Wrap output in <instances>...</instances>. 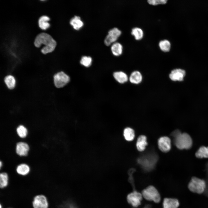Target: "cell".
<instances>
[{
    "label": "cell",
    "mask_w": 208,
    "mask_h": 208,
    "mask_svg": "<svg viewBox=\"0 0 208 208\" xmlns=\"http://www.w3.org/2000/svg\"><path fill=\"white\" fill-rule=\"evenodd\" d=\"M173 138L174 143L177 148L181 150H189L193 145L192 139L187 133H182L179 130L176 129L171 134Z\"/></svg>",
    "instance_id": "1"
},
{
    "label": "cell",
    "mask_w": 208,
    "mask_h": 208,
    "mask_svg": "<svg viewBox=\"0 0 208 208\" xmlns=\"http://www.w3.org/2000/svg\"><path fill=\"white\" fill-rule=\"evenodd\" d=\"M34 44L37 47H39L42 44L44 45L41 50L42 52L44 54L52 52L56 45L55 41L50 35L45 33H41L37 36Z\"/></svg>",
    "instance_id": "2"
},
{
    "label": "cell",
    "mask_w": 208,
    "mask_h": 208,
    "mask_svg": "<svg viewBox=\"0 0 208 208\" xmlns=\"http://www.w3.org/2000/svg\"><path fill=\"white\" fill-rule=\"evenodd\" d=\"M188 187L192 192L200 194L205 191L206 187V182L203 180L195 177H192Z\"/></svg>",
    "instance_id": "3"
},
{
    "label": "cell",
    "mask_w": 208,
    "mask_h": 208,
    "mask_svg": "<svg viewBox=\"0 0 208 208\" xmlns=\"http://www.w3.org/2000/svg\"><path fill=\"white\" fill-rule=\"evenodd\" d=\"M142 195L146 200L152 201L156 203H159L161 200L159 194L157 190L153 186H149L144 190Z\"/></svg>",
    "instance_id": "4"
},
{
    "label": "cell",
    "mask_w": 208,
    "mask_h": 208,
    "mask_svg": "<svg viewBox=\"0 0 208 208\" xmlns=\"http://www.w3.org/2000/svg\"><path fill=\"white\" fill-rule=\"evenodd\" d=\"M55 86L57 88L62 87L69 81V77L63 72H60L55 74L53 77Z\"/></svg>",
    "instance_id": "5"
},
{
    "label": "cell",
    "mask_w": 208,
    "mask_h": 208,
    "mask_svg": "<svg viewBox=\"0 0 208 208\" xmlns=\"http://www.w3.org/2000/svg\"><path fill=\"white\" fill-rule=\"evenodd\" d=\"M121 34V31L116 27H114L110 30L105 39V44L106 45L109 46L112 43L115 42Z\"/></svg>",
    "instance_id": "6"
},
{
    "label": "cell",
    "mask_w": 208,
    "mask_h": 208,
    "mask_svg": "<svg viewBox=\"0 0 208 208\" xmlns=\"http://www.w3.org/2000/svg\"><path fill=\"white\" fill-rule=\"evenodd\" d=\"M33 208H48L49 203L47 197L42 194L36 196L34 198L32 203Z\"/></svg>",
    "instance_id": "7"
},
{
    "label": "cell",
    "mask_w": 208,
    "mask_h": 208,
    "mask_svg": "<svg viewBox=\"0 0 208 208\" xmlns=\"http://www.w3.org/2000/svg\"><path fill=\"white\" fill-rule=\"evenodd\" d=\"M142 197V194L134 190L127 195V200L129 203L133 207H136L141 204Z\"/></svg>",
    "instance_id": "8"
},
{
    "label": "cell",
    "mask_w": 208,
    "mask_h": 208,
    "mask_svg": "<svg viewBox=\"0 0 208 208\" xmlns=\"http://www.w3.org/2000/svg\"><path fill=\"white\" fill-rule=\"evenodd\" d=\"M158 144L159 149L164 153H167L171 149V140L167 136L160 137L158 140Z\"/></svg>",
    "instance_id": "9"
},
{
    "label": "cell",
    "mask_w": 208,
    "mask_h": 208,
    "mask_svg": "<svg viewBox=\"0 0 208 208\" xmlns=\"http://www.w3.org/2000/svg\"><path fill=\"white\" fill-rule=\"evenodd\" d=\"M185 70L181 69H176L172 70L169 76L172 80L174 81H182L185 75Z\"/></svg>",
    "instance_id": "10"
},
{
    "label": "cell",
    "mask_w": 208,
    "mask_h": 208,
    "mask_svg": "<svg viewBox=\"0 0 208 208\" xmlns=\"http://www.w3.org/2000/svg\"><path fill=\"white\" fill-rule=\"evenodd\" d=\"M29 150V146L27 143L23 142H19L16 144V153L20 156H27Z\"/></svg>",
    "instance_id": "11"
},
{
    "label": "cell",
    "mask_w": 208,
    "mask_h": 208,
    "mask_svg": "<svg viewBox=\"0 0 208 208\" xmlns=\"http://www.w3.org/2000/svg\"><path fill=\"white\" fill-rule=\"evenodd\" d=\"M179 205L178 200L175 198H165L163 202V208H178Z\"/></svg>",
    "instance_id": "12"
},
{
    "label": "cell",
    "mask_w": 208,
    "mask_h": 208,
    "mask_svg": "<svg viewBox=\"0 0 208 208\" xmlns=\"http://www.w3.org/2000/svg\"><path fill=\"white\" fill-rule=\"evenodd\" d=\"M146 140V137L143 135H140L138 137L136 146L138 151L142 152L145 149L146 147L148 144Z\"/></svg>",
    "instance_id": "13"
},
{
    "label": "cell",
    "mask_w": 208,
    "mask_h": 208,
    "mask_svg": "<svg viewBox=\"0 0 208 208\" xmlns=\"http://www.w3.org/2000/svg\"><path fill=\"white\" fill-rule=\"evenodd\" d=\"M70 23L74 29L76 30H79L83 25V23L79 16H75L70 20Z\"/></svg>",
    "instance_id": "14"
},
{
    "label": "cell",
    "mask_w": 208,
    "mask_h": 208,
    "mask_svg": "<svg viewBox=\"0 0 208 208\" xmlns=\"http://www.w3.org/2000/svg\"><path fill=\"white\" fill-rule=\"evenodd\" d=\"M195 155L199 159L208 158V146H200L196 152Z\"/></svg>",
    "instance_id": "15"
},
{
    "label": "cell",
    "mask_w": 208,
    "mask_h": 208,
    "mask_svg": "<svg viewBox=\"0 0 208 208\" xmlns=\"http://www.w3.org/2000/svg\"><path fill=\"white\" fill-rule=\"evenodd\" d=\"M111 50L113 55L118 56L121 55L123 52V47L120 43L115 42L112 45Z\"/></svg>",
    "instance_id": "16"
},
{
    "label": "cell",
    "mask_w": 208,
    "mask_h": 208,
    "mask_svg": "<svg viewBox=\"0 0 208 208\" xmlns=\"http://www.w3.org/2000/svg\"><path fill=\"white\" fill-rule=\"evenodd\" d=\"M142 80V76L140 72L135 71L133 72L129 78L130 81L132 83L138 84L140 83Z\"/></svg>",
    "instance_id": "17"
},
{
    "label": "cell",
    "mask_w": 208,
    "mask_h": 208,
    "mask_svg": "<svg viewBox=\"0 0 208 208\" xmlns=\"http://www.w3.org/2000/svg\"><path fill=\"white\" fill-rule=\"evenodd\" d=\"M113 76L115 79L120 83H124L128 80V78L127 74L122 71L114 73Z\"/></svg>",
    "instance_id": "18"
},
{
    "label": "cell",
    "mask_w": 208,
    "mask_h": 208,
    "mask_svg": "<svg viewBox=\"0 0 208 208\" xmlns=\"http://www.w3.org/2000/svg\"><path fill=\"white\" fill-rule=\"evenodd\" d=\"M49 17L46 16H41L38 20L39 27L43 30H46L50 26V24L48 22L50 20Z\"/></svg>",
    "instance_id": "19"
},
{
    "label": "cell",
    "mask_w": 208,
    "mask_h": 208,
    "mask_svg": "<svg viewBox=\"0 0 208 208\" xmlns=\"http://www.w3.org/2000/svg\"><path fill=\"white\" fill-rule=\"evenodd\" d=\"M123 135L126 140L129 141H132L135 137V132L132 129L127 127L124 130Z\"/></svg>",
    "instance_id": "20"
},
{
    "label": "cell",
    "mask_w": 208,
    "mask_h": 208,
    "mask_svg": "<svg viewBox=\"0 0 208 208\" xmlns=\"http://www.w3.org/2000/svg\"><path fill=\"white\" fill-rule=\"evenodd\" d=\"M16 171L18 174L25 176L29 172L30 168L27 164H22L17 166L16 168Z\"/></svg>",
    "instance_id": "21"
},
{
    "label": "cell",
    "mask_w": 208,
    "mask_h": 208,
    "mask_svg": "<svg viewBox=\"0 0 208 208\" xmlns=\"http://www.w3.org/2000/svg\"><path fill=\"white\" fill-rule=\"evenodd\" d=\"M131 34L137 40H141L144 36V32L143 30L140 28L135 27L133 28L131 32Z\"/></svg>",
    "instance_id": "22"
},
{
    "label": "cell",
    "mask_w": 208,
    "mask_h": 208,
    "mask_svg": "<svg viewBox=\"0 0 208 208\" xmlns=\"http://www.w3.org/2000/svg\"><path fill=\"white\" fill-rule=\"evenodd\" d=\"M4 82L9 89H12L15 86L16 80L12 75H8L5 77L4 79Z\"/></svg>",
    "instance_id": "23"
},
{
    "label": "cell",
    "mask_w": 208,
    "mask_h": 208,
    "mask_svg": "<svg viewBox=\"0 0 208 208\" xmlns=\"http://www.w3.org/2000/svg\"><path fill=\"white\" fill-rule=\"evenodd\" d=\"M160 50L164 52H169L171 48V44L168 40L165 39L161 40L159 43Z\"/></svg>",
    "instance_id": "24"
},
{
    "label": "cell",
    "mask_w": 208,
    "mask_h": 208,
    "mask_svg": "<svg viewBox=\"0 0 208 208\" xmlns=\"http://www.w3.org/2000/svg\"><path fill=\"white\" fill-rule=\"evenodd\" d=\"M8 183V174L5 172L0 174V187L3 189L6 187Z\"/></svg>",
    "instance_id": "25"
},
{
    "label": "cell",
    "mask_w": 208,
    "mask_h": 208,
    "mask_svg": "<svg viewBox=\"0 0 208 208\" xmlns=\"http://www.w3.org/2000/svg\"><path fill=\"white\" fill-rule=\"evenodd\" d=\"M17 133L21 138H25L27 134V129L23 125H20L16 129Z\"/></svg>",
    "instance_id": "26"
},
{
    "label": "cell",
    "mask_w": 208,
    "mask_h": 208,
    "mask_svg": "<svg viewBox=\"0 0 208 208\" xmlns=\"http://www.w3.org/2000/svg\"><path fill=\"white\" fill-rule=\"evenodd\" d=\"M92 60L90 56H83L80 60V63L81 64L86 67H89L91 64Z\"/></svg>",
    "instance_id": "27"
},
{
    "label": "cell",
    "mask_w": 208,
    "mask_h": 208,
    "mask_svg": "<svg viewBox=\"0 0 208 208\" xmlns=\"http://www.w3.org/2000/svg\"><path fill=\"white\" fill-rule=\"evenodd\" d=\"M167 0H148L147 2L150 5H156L165 4L167 3Z\"/></svg>",
    "instance_id": "28"
},
{
    "label": "cell",
    "mask_w": 208,
    "mask_h": 208,
    "mask_svg": "<svg viewBox=\"0 0 208 208\" xmlns=\"http://www.w3.org/2000/svg\"><path fill=\"white\" fill-rule=\"evenodd\" d=\"M205 170L207 175L206 187L205 191V194L208 196V161L206 162L205 166Z\"/></svg>",
    "instance_id": "29"
},
{
    "label": "cell",
    "mask_w": 208,
    "mask_h": 208,
    "mask_svg": "<svg viewBox=\"0 0 208 208\" xmlns=\"http://www.w3.org/2000/svg\"><path fill=\"white\" fill-rule=\"evenodd\" d=\"M135 170L134 169L132 168L130 169L129 171V174L130 177L129 178V182L131 183V184L133 185V187L134 185V181L133 180V177H132V173L134 172Z\"/></svg>",
    "instance_id": "30"
},
{
    "label": "cell",
    "mask_w": 208,
    "mask_h": 208,
    "mask_svg": "<svg viewBox=\"0 0 208 208\" xmlns=\"http://www.w3.org/2000/svg\"><path fill=\"white\" fill-rule=\"evenodd\" d=\"M151 206L150 205H145L144 208H150Z\"/></svg>",
    "instance_id": "31"
},
{
    "label": "cell",
    "mask_w": 208,
    "mask_h": 208,
    "mask_svg": "<svg viewBox=\"0 0 208 208\" xmlns=\"http://www.w3.org/2000/svg\"><path fill=\"white\" fill-rule=\"evenodd\" d=\"M2 166V162H1V161H0V168H1V166Z\"/></svg>",
    "instance_id": "32"
},
{
    "label": "cell",
    "mask_w": 208,
    "mask_h": 208,
    "mask_svg": "<svg viewBox=\"0 0 208 208\" xmlns=\"http://www.w3.org/2000/svg\"><path fill=\"white\" fill-rule=\"evenodd\" d=\"M2 206L1 204L0 205V208H2Z\"/></svg>",
    "instance_id": "33"
}]
</instances>
